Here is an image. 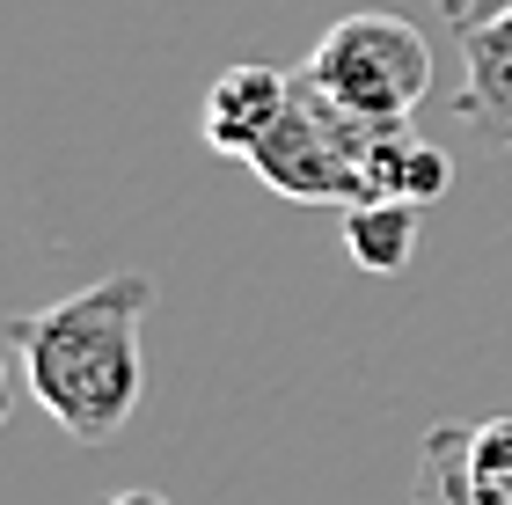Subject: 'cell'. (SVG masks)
I'll use <instances>...</instances> for the list:
<instances>
[{
    "label": "cell",
    "mask_w": 512,
    "mask_h": 505,
    "mask_svg": "<svg viewBox=\"0 0 512 505\" xmlns=\"http://www.w3.org/2000/svg\"><path fill=\"white\" fill-rule=\"evenodd\" d=\"M147 308H154L147 271H103L96 286L8 323L15 381L74 447H110L132 425L139 388H147V359H139Z\"/></svg>",
    "instance_id": "1"
},
{
    "label": "cell",
    "mask_w": 512,
    "mask_h": 505,
    "mask_svg": "<svg viewBox=\"0 0 512 505\" xmlns=\"http://www.w3.org/2000/svg\"><path fill=\"white\" fill-rule=\"evenodd\" d=\"M395 125H366L344 103H330L308 74H293V103L271 125V140L249 154V169L264 176V191L293 198V205H337L352 213L374 191V147Z\"/></svg>",
    "instance_id": "2"
},
{
    "label": "cell",
    "mask_w": 512,
    "mask_h": 505,
    "mask_svg": "<svg viewBox=\"0 0 512 505\" xmlns=\"http://www.w3.org/2000/svg\"><path fill=\"white\" fill-rule=\"evenodd\" d=\"M300 74L366 125H410L417 103L432 96V44L403 15L359 8V15H344L315 37Z\"/></svg>",
    "instance_id": "3"
},
{
    "label": "cell",
    "mask_w": 512,
    "mask_h": 505,
    "mask_svg": "<svg viewBox=\"0 0 512 505\" xmlns=\"http://www.w3.org/2000/svg\"><path fill=\"white\" fill-rule=\"evenodd\" d=\"M454 37H461V96L447 103L454 125L469 140L512 154V8L483 15V22H461Z\"/></svg>",
    "instance_id": "4"
},
{
    "label": "cell",
    "mask_w": 512,
    "mask_h": 505,
    "mask_svg": "<svg viewBox=\"0 0 512 505\" xmlns=\"http://www.w3.org/2000/svg\"><path fill=\"white\" fill-rule=\"evenodd\" d=\"M286 103H293V74H278V66H227V74L205 88L198 132H205L213 154L249 162V154L271 140V125L286 118Z\"/></svg>",
    "instance_id": "5"
},
{
    "label": "cell",
    "mask_w": 512,
    "mask_h": 505,
    "mask_svg": "<svg viewBox=\"0 0 512 505\" xmlns=\"http://www.w3.org/2000/svg\"><path fill=\"white\" fill-rule=\"evenodd\" d=\"M417 213L425 205L410 198H366L344 213V249H352L359 271H374V279H395V271H410L417 257Z\"/></svg>",
    "instance_id": "6"
},
{
    "label": "cell",
    "mask_w": 512,
    "mask_h": 505,
    "mask_svg": "<svg viewBox=\"0 0 512 505\" xmlns=\"http://www.w3.org/2000/svg\"><path fill=\"white\" fill-rule=\"evenodd\" d=\"M410 505H512L469 476V425H432L410 469Z\"/></svg>",
    "instance_id": "7"
},
{
    "label": "cell",
    "mask_w": 512,
    "mask_h": 505,
    "mask_svg": "<svg viewBox=\"0 0 512 505\" xmlns=\"http://www.w3.org/2000/svg\"><path fill=\"white\" fill-rule=\"evenodd\" d=\"M447 183H454V154H439L432 140H410V125L381 132V147H374V191H366V198L432 205V198H447Z\"/></svg>",
    "instance_id": "8"
},
{
    "label": "cell",
    "mask_w": 512,
    "mask_h": 505,
    "mask_svg": "<svg viewBox=\"0 0 512 505\" xmlns=\"http://www.w3.org/2000/svg\"><path fill=\"white\" fill-rule=\"evenodd\" d=\"M469 476L483 491L512 498V418H483L469 425Z\"/></svg>",
    "instance_id": "9"
},
{
    "label": "cell",
    "mask_w": 512,
    "mask_h": 505,
    "mask_svg": "<svg viewBox=\"0 0 512 505\" xmlns=\"http://www.w3.org/2000/svg\"><path fill=\"white\" fill-rule=\"evenodd\" d=\"M512 8V0H469V15H461V22H483V15H505ZM461 22H454V30H461Z\"/></svg>",
    "instance_id": "10"
},
{
    "label": "cell",
    "mask_w": 512,
    "mask_h": 505,
    "mask_svg": "<svg viewBox=\"0 0 512 505\" xmlns=\"http://www.w3.org/2000/svg\"><path fill=\"white\" fill-rule=\"evenodd\" d=\"M110 505H169V498H161V491H118Z\"/></svg>",
    "instance_id": "11"
},
{
    "label": "cell",
    "mask_w": 512,
    "mask_h": 505,
    "mask_svg": "<svg viewBox=\"0 0 512 505\" xmlns=\"http://www.w3.org/2000/svg\"><path fill=\"white\" fill-rule=\"evenodd\" d=\"M439 8H447V15H454V22H461V15H469V0H439Z\"/></svg>",
    "instance_id": "12"
}]
</instances>
